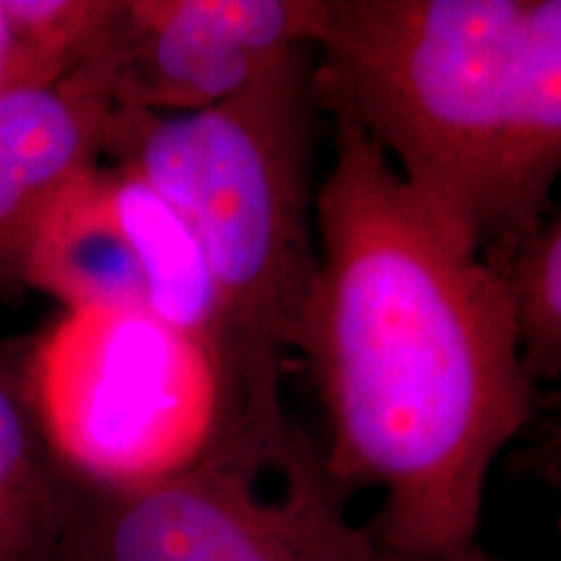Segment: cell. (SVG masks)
<instances>
[{"instance_id":"9c48e42d","label":"cell","mask_w":561,"mask_h":561,"mask_svg":"<svg viewBox=\"0 0 561 561\" xmlns=\"http://www.w3.org/2000/svg\"><path fill=\"white\" fill-rule=\"evenodd\" d=\"M66 481L42 437L30 382L0 359V561H58Z\"/></svg>"},{"instance_id":"277c9868","label":"cell","mask_w":561,"mask_h":561,"mask_svg":"<svg viewBox=\"0 0 561 561\" xmlns=\"http://www.w3.org/2000/svg\"><path fill=\"white\" fill-rule=\"evenodd\" d=\"M62 481L58 561H382L284 409L280 382L250 390L219 445L172 479Z\"/></svg>"},{"instance_id":"6da1fadb","label":"cell","mask_w":561,"mask_h":561,"mask_svg":"<svg viewBox=\"0 0 561 561\" xmlns=\"http://www.w3.org/2000/svg\"><path fill=\"white\" fill-rule=\"evenodd\" d=\"M318 273L294 331L325 416L322 466L371 489L382 561L479 546L489 476L541 413L507 273L405 185L367 133L333 121L318 185Z\"/></svg>"},{"instance_id":"ba28073f","label":"cell","mask_w":561,"mask_h":561,"mask_svg":"<svg viewBox=\"0 0 561 561\" xmlns=\"http://www.w3.org/2000/svg\"><path fill=\"white\" fill-rule=\"evenodd\" d=\"M24 280L81 307L146 312L136 180L121 164L91 167L55 195L34 231Z\"/></svg>"},{"instance_id":"3957f363","label":"cell","mask_w":561,"mask_h":561,"mask_svg":"<svg viewBox=\"0 0 561 561\" xmlns=\"http://www.w3.org/2000/svg\"><path fill=\"white\" fill-rule=\"evenodd\" d=\"M314 50L198 112L112 110L104 157L138 172L206 250L244 380L280 375L318 273Z\"/></svg>"},{"instance_id":"7c38bea8","label":"cell","mask_w":561,"mask_h":561,"mask_svg":"<svg viewBox=\"0 0 561 561\" xmlns=\"http://www.w3.org/2000/svg\"><path fill=\"white\" fill-rule=\"evenodd\" d=\"M538 432L528 450H523V468L561 496V398L546 416H538Z\"/></svg>"},{"instance_id":"7a4b0ae2","label":"cell","mask_w":561,"mask_h":561,"mask_svg":"<svg viewBox=\"0 0 561 561\" xmlns=\"http://www.w3.org/2000/svg\"><path fill=\"white\" fill-rule=\"evenodd\" d=\"M322 115L367 133L413 195L507 273L561 178V0H325Z\"/></svg>"},{"instance_id":"30bf717a","label":"cell","mask_w":561,"mask_h":561,"mask_svg":"<svg viewBox=\"0 0 561 561\" xmlns=\"http://www.w3.org/2000/svg\"><path fill=\"white\" fill-rule=\"evenodd\" d=\"M520 320L523 359L530 380L541 385L561 377V208L549 214L507 268Z\"/></svg>"},{"instance_id":"8fae6325","label":"cell","mask_w":561,"mask_h":561,"mask_svg":"<svg viewBox=\"0 0 561 561\" xmlns=\"http://www.w3.org/2000/svg\"><path fill=\"white\" fill-rule=\"evenodd\" d=\"M62 81L55 68L32 45L9 0H0V96L19 89H42Z\"/></svg>"},{"instance_id":"8992f818","label":"cell","mask_w":561,"mask_h":561,"mask_svg":"<svg viewBox=\"0 0 561 561\" xmlns=\"http://www.w3.org/2000/svg\"><path fill=\"white\" fill-rule=\"evenodd\" d=\"M325 0H115L81 62L112 110L198 112L314 50Z\"/></svg>"},{"instance_id":"5b68a950","label":"cell","mask_w":561,"mask_h":561,"mask_svg":"<svg viewBox=\"0 0 561 561\" xmlns=\"http://www.w3.org/2000/svg\"><path fill=\"white\" fill-rule=\"evenodd\" d=\"M26 382L58 471L104 489L198 466L250 390L219 348L121 307L62 314L34 346Z\"/></svg>"},{"instance_id":"52a82bcc","label":"cell","mask_w":561,"mask_h":561,"mask_svg":"<svg viewBox=\"0 0 561 561\" xmlns=\"http://www.w3.org/2000/svg\"><path fill=\"white\" fill-rule=\"evenodd\" d=\"M110 115L87 68L0 96V297L26 284L32 237L55 195L100 164Z\"/></svg>"},{"instance_id":"4fadbf2b","label":"cell","mask_w":561,"mask_h":561,"mask_svg":"<svg viewBox=\"0 0 561 561\" xmlns=\"http://www.w3.org/2000/svg\"><path fill=\"white\" fill-rule=\"evenodd\" d=\"M447 561H507V559H500V557H494V553L483 551L481 546H473V549L462 551V553H458V557H453Z\"/></svg>"}]
</instances>
